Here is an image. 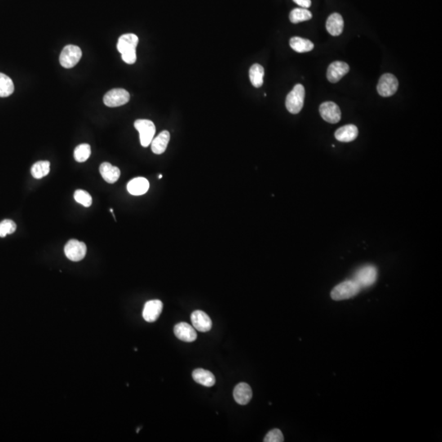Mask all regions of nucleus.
<instances>
[{"mask_svg":"<svg viewBox=\"0 0 442 442\" xmlns=\"http://www.w3.org/2000/svg\"><path fill=\"white\" fill-rule=\"evenodd\" d=\"M192 326L201 333H206L212 328V321L206 313L202 311H195L191 315Z\"/></svg>","mask_w":442,"mask_h":442,"instance_id":"obj_13","label":"nucleus"},{"mask_svg":"<svg viewBox=\"0 0 442 442\" xmlns=\"http://www.w3.org/2000/svg\"><path fill=\"white\" fill-rule=\"evenodd\" d=\"M50 171V162L48 161H37L32 167V176L36 179L45 177Z\"/></svg>","mask_w":442,"mask_h":442,"instance_id":"obj_26","label":"nucleus"},{"mask_svg":"<svg viewBox=\"0 0 442 442\" xmlns=\"http://www.w3.org/2000/svg\"><path fill=\"white\" fill-rule=\"evenodd\" d=\"M134 127L139 131L141 145L148 147L154 139L156 133L154 123L149 120H137L134 122Z\"/></svg>","mask_w":442,"mask_h":442,"instance_id":"obj_5","label":"nucleus"},{"mask_svg":"<svg viewBox=\"0 0 442 442\" xmlns=\"http://www.w3.org/2000/svg\"><path fill=\"white\" fill-rule=\"evenodd\" d=\"M158 178L159 179H161L162 178V174H159Z\"/></svg>","mask_w":442,"mask_h":442,"instance_id":"obj_32","label":"nucleus"},{"mask_svg":"<svg viewBox=\"0 0 442 442\" xmlns=\"http://www.w3.org/2000/svg\"><path fill=\"white\" fill-rule=\"evenodd\" d=\"M90 154H91L90 146L87 143H83L76 147L74 152V157L78 162H85L90 158Z\"/></svg>","mask_w":442,"mask_h":442,"instance_id":"obj_27","label":"nucleus"},{"mask_svg":"<svg viewBox=\"0 0 442 442\" xmlns=\"http://www.w3.org/2000/svg\"><path fill=\"white\" fill-rule=\"evenodd\" d=\"M139 38L134 34L121 36L117 43V49L121 54L123 61L127 64H134L137 60L136 47Z\"/></svg>","mask_w":442,"mask_h":442,"instance_id":"obj_1","label":"nucleus"},{"mask_svg":"<svg viewBox=\"0 0 442 442\" xmlns=\"http://www.w3.org/2000/svg\"><path fill=\"white\" fill-rule=\"evenodd\" d=\"M129 92L124 89H113L107 92L103 98V103L109 107L125 105L130 101Z\"/></svg>","mask_w":442,"mask_h":442,"instance_id":"obj_9","label":"nucleus"},{"mask_svg":"<svg viewBox=\"0 0 442 442\" xmlns=\"http://www.w3.org/2000/svg\"><path fill=\"white\" fill-rule=\"evenodd\" d=\"M311 18H312V14L311 12L309 11L308 9L303 8L293 9L289 15L291 23L294 24L311 20Z\"/></svg>","mask_w":442,"mask_h":442,"instance_id":"obj_24","label":"nucleus"},{"mask_svg":"<svg viewBox=\"0 0 442 442\" xmlns=\"http://www.w3.org/2000/svg\"><path fill=\"white\" fill-rule=\"evenodd\" d=\"M399 82L394 75L384 74L380 77L377 84V93L382 97H391L397 91Z\"/></svg>","mask_w":442,"mask_h":442,"instance_id":"obj_7","label":"nucleus"},{"mask_svg":"<svg viewBox=\"0 0 442 442\" xmlns=\"http://www.w3.org/2000/svg\"><path fill=\"white\" fill-rule=\"evenodd\" d=\"M350 71L348 64L344 62H333L328 67L327 79L329 82L337 83Z\"/></svg>","mask_w":442,"mask_h":442,"instance_id":"obj_12","label":"nucleus"},{"mask_svg":"<svg viewBox=\"0 0 442 442\" xmlns=\"http://www.w3.org/2000/svg\"><path fill=\"white\" fill-rule=\"evenodd\" d=\"M174 335L183 342H192L196 341L197 334L193 326L185 322L177 324L174 328Z\"/></svg>","mask_w":442,"mask_h":442,"instance_id":"obj_14","label":"nucleus"},{"mask_svg":"<svg viewBox=\"0 0 442 442\" xmlns=\"http://www.w3.org/2000/svg\"><path fill=\"white\" fill-rule=\"evenodd\" d=\"M319 113L322 118L327 122L336 124L342 118V113L339 107L333 102H324L319 107Z\"/></svg>","mask_w":442,"mask_h":442,"instance_id":"obj_10","label":"nucleus"},{"mask_svg":"<svg viewBox=\"0 0 442 442\" xmlns=\"http://www.w3.org/2000/svg\"><path fill=\"white\" fill-rule=\"evenodd\" d=\"M82 57L81 49L76 45H67L63 51L61 53L60 61L61 65L65 68H72L79 63Z\"/></svg>","mask_w":442,"mask_h":442,"instance_id":"obj_6","label":"nucleus"},{"mask_svg":"<svg viewBox=\"0 0 442 442\" xmlns=\"http://www.w3.org/2000/svg\"><path fill=\"white\" fill-rule=\"evenodd\" d=\"M290 46L297 53H307L314 49V44L311 41L297 36L291 39Z\"/></svg>","mask_w":442,"mask_h":442,"instance_id":"obj_22","label":"nucleus"},{"mask_svg":"<svg viewBox=\"0 0 442 442\" xmlns=\"http://www.w3.org/2000/svg\"><path fill=\"white\" fill-rule=\"evenodd\" d=\"M66 257L72 262H80L84 259L87 253V248L85 243L76 239H71L67 242L64 248Z\"/></svg>","mask_w":442,"mask_h":442,"instance_id":"obj_8","label":"nucleus"},{"mask_svg":"<svg viewBox=\"0 0 442 442\" xmlns=\"http://www.w3.org/2000/svg\"><path fill=\"white\" fill-rule=\"evenodd\" d=\"M284 440V435L279 429H273L266 434L264 439L265 442H283Z\"/></svg>","mask_w":442,"mask_h":442,"instance_id":"obj_30","label":"nucleus"},{"mask_svg":"<svg viewBox=\"0 0 442 442\" xmlns=\"http://www.w3.org/2000/svg\"><path fill=\"white\" fill-rule=\"evenodd\" d=\"M265 75L264 67L258 63H256L252 66L249 71V77H250L252 85L256 88L262 87L263 85V78Z\"/></svg>","mask_w":442,"mask_h":442,"instance_id":"obj_23","label":"nucleus"},{"mask_svg":"<svg viewBox=\"0 0 442 442\" xmlns=\"http://www.w3.org/2000/svg\"><path fill=\"white\" fill-rule=\"evenodd\" d=\"M99 171L103 179L108 183H116L121 176L120 169L116 166H113L109 162H103L101 164Z\"/></svg>","mask_w":442,"mask_h":442,"instance_id":"obj_18","label":"nucleus"},{"mask_svg":"<svg viewBox=\"0 0 442 442\" xmlns=\"http://www.w3.org/2000/svg\"><path fill=\"white\" fill-rule=\"evenodd\" d=\"M74 198L78 203L81 204L85 207H90L93 201L91 195L85 190H76L74 193Z\"/></svg>","mask_w":442,"mask_h":442,"instance_id":"obj_28","label":"nucleus"},{"mask_svg":"<svg viewBox=\"0 0 442 442\" xmlns=\"http://www.w3.org/2000/svg\"><path fill=\"white\" fill-rule=\"evenodd\" d=\"M192 378L195 382L206 387H210L215 384V377L211 372L203 368H196L192 372Z\"/></svg>","mask_w":442,"mask_h":442,"instance_id":"obj_20","label":"nucleus"},{"mask_svg":"<svg viewBox=\"0 0 442 442\" xmlns=\"http://www.w3.org/2000/svg\"><path fill=\"white\" fill-rule=\"evenodd\" d=\"M234 398L238 404L241 405L248 404L253 398V391L251 386L245 382L239 383L234 390Z\"/></svg>","mask_w":442,"mask_h":442,"instance_id":"obj_15","label":"nucleus"},{"mask_svg":"<svg viewBox=\"0 0 442 442\" xmlns=\"http://www.w3.org/2000/svg\"><path fill=\"white\" fill-rule=\"evenodd\" d=\"M377 279V270L375 266H364L358 269L354 275L353 280L360 286V289L371 287L375 284Z\"/></svg>","mask_w":442,"mask_h":442,"instance_id":"obj_4","label":"nucleus"},{"mask_svg":"<svg viewBox=\"0 0 442 442\" xmlns=\"http://www.w3.org/2000/svg\"><path fill=\"white\" fill-rule=\"evenodd\" d=\"M360 286L354 280H346L333 288L331 297L334 301L350 299L360 293Z\"/></svg>","mask_w":442,"mask_h":442,"instance_id":"obj_2","label":"nucleus"},{"mask_svg":"<svg viewBox=\"0 0 442 442\" xmlns=\"http://www.w3.org/2000/svg\"><path fill=\"white\" fill-rule=\"evenodd\" d=\"M17 230V225L11 219H5L0 222V237H6V235L14 234Z\"/></svg>","mask_w":442,"mask_h":442,"instance_id":"obj_29","label":"nucleus"},{"mask_svg":"<svg viewBox=\"0 0 442 442\" xmlns=\"http://www.w3.org/2000/svg\"><path fill=\"white\" fill-rule=\"evenodd\" d=\"M293 1L303 9H309L311 6V0H293Z\"/></svg>","mask_w":442,"mask_h":442,"instance_id":"obj_31","label":"nucleus"},{"mask_svg":"<svg viewBox=\"0 0 442 442\" xmlns=\"http://www.w3.org/2000/svg\"><path fill=\"white\" fill-rule=\"evenodd\" d=\"M163 310V303L160 300H151L143 307V317L145 321L152 323L157 320Z\"/></svg>","mask_w":442,"mask_h":442,"instance_id":"obj_11","label":"nucleus"},{"mask_svg":"<svg viewBox=\"0 0 442 442\" xmlns=\"http://www.w3.org/2000/svg\"><path fill=\"white\" fill-rule=\"evenodd\" d=\"M326 28L331 36H340L343 32V18L339 14H331L327 20Z\"/></svg>","mask_w":442,"mask_h":442,"instance_id":"obj_19","label":"nucleus"},{"mask_svg":"<svg viewBox=\"0 0 442 442\" xmlns=\"http://www.w3.org/2000/svg\"><path fill=\"white\" fill-rule=\"evenodd\" d=\"M170 132L167 130L161 132L155 139H152V143H151L152 151L153 153L160 155L165 152L168 143L170 142Z\"/></svg>","mask_w":442,"mask_h":442,"instance_id":"obj_21","label":"nucleus"},{"mask_svg":"<svg viewBox=\"0 0 442 442\" xmlns=\"http://www.w3.org/2000/svg\"><path fill=\"white\" fill-rule=\"evenodd\" d=\"M149 182L143 177H138L130 180L127 184L128 192L134 196L145 194L149 189Z\"/></svg>","mask_w":442,"mask_h":442,"instance_id":"obj_16","label":"nucleus"},{"mask_svg":"<svg viewBox=\"0 0 442 442\" xmlns=\"http://www.w3.org/2000/svg\"><path fill=\"white\" fill-rule=\"evenodd\" d=\"M14 92V84L12 79L5 74L0 73V98L11 95Z\"/></svg>","mask_w":442,"mask_h":442,"instance_id":"obj_25","label":"nucleus"},{"mask_svg":"<svg viewBox=\"0 0 442 442\" xmlns=\"http://www.w3.org/2000/svg\"><path fill=\"white\" fill-rule=\"evenodd\" d=\"M306 91L303 85L297 84L286 98V107L292 114H297L302 111L304 106Z\"/></svg>","mask_w":442,"mask_h":442,"instance_id":"obj_3","label":"nucleus"},{"mask_svg":"<svg viewBox=\"0 0 442 442\" xmlns=\"http://www.w3.org/2000/svg\"><path fill=\"white\" fill-rule=\"evenodd\" d=\"M358 134V128L355 125H346L339 128L335 132V138L340 142L350 143L357 138Z\"/></svg>","mask_w":442,"mask_h":442,"instance_id":"obj_17","label":"nucleus"}]
</instances>
